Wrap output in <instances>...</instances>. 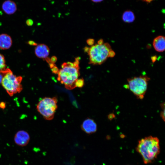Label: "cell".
<instances>
[{"label": "cell", "instance_id": "cell-3", "mask_svg": "<svg viewBox=\"0 0 165 165\" xmlns=\"http://www.w3.org/2000/svg\"><path fill=\"white\" fill-rule=\"evenodd\" d=\"M111 47L108 43L102 44H96L90 47H85L84 51L87 52L89 57V64L93 65H100L109 57Z\"/></svg>", "mask_w": 165, "mask_h": 165}, {"label": "cell", "instance_id": "cell-27", "mask_svg": "<svg viewBox=\"0 0 165 165\" xmlns=\"http://www.w3.org/2000/svg\"><path fill=\"white\" fill-rule=\"evenodd\" d=\"M145 1L146 2L149 3V2H151L152 1H153V0H145Z\"/></svg>", "mask_w": 165, "mask_h": 165}, {"label": "cell", "instance_id": "cell-23", "mask_svg": "<svg viewBox=\"0 0 165 165\" xmlns=\"http://www.w3.org/2000/svg\"><path fill=\"white\" fill-rule=\"evenodd\" d=\"M103 43H104L103 40L102 39H100L97 42V44H100V45L102 44Z\"/></svg>", "mask_w": 165, "mask_h": 165}, {"label": "cell", "instance_id": "cell-19", "mask_svg": "<svg viewBox=\"0 0 165 165\" xmlns=\"http://www.w3.org/2000/svg\"><path fill=\"white\" fill-rule=\"evenodd\" d=\"M50 59L51 62L53 64H55L57 60V57L55 56L52 57Z\"/></svg>", "mask_w": 165, "mask_h": 165}, {"label": "cell", "instance_id": "cell-21", "mask_svg": "<svg viewBox=\"0 0 165 165\" xmlns=\"http://www.w3.org/2000/svg\"><path fill=\"white\" fill-rule=\"evenodd\" d=\"M26 24L28 25H31L33 24V21L31 19H29L27 20Z\"/></svg>", "mask_w": 165, "mask_h": 165}, {"label": "cell", "instance_id": "cell-15", "mask_svg": "<svg viewBox=\"0 0 165 165\" xmlns=\"http://www.w3.org/2000/svg\"><path fill=\"white\" fill-rule=\"evenodd\" d=\"M84 84V80L83 78L78 79L75 83V87L82 88Z\"/></svg>", "mask_w": 165, "mask_h": 165}, {"label": "cell", "instance_id": "cell-26", "mask_svg": "<svg viewBox=\"0 0 165 165\" xmlns=\"http://www.w3.org/2000/svg\"><path fill=\"white\" fill-rule=\"evenodd\" d=\"M92 2L95 3H98L102 2L104 0H91Z\"/></svg>", "mask_w": 165, "mask_h": 165}, {"label": "cell", "instance_id": "cell-17", "mask_svg": "<svg viewBox=\"0 0 165 165\" xmlns=\"http://www.w3.org/2000/svg\"><path fill=\"white\" fill-rule=\"evenodd\" d=\"M51 69L53 73L55 74H58L59 71V69L56 65L54 66Z\"/></svg>", "mask_w": 165, "mask_h": 165}, {"label": "cell", "instance_id": "cell-13", "mask_svg": "<svg viewBox=\"0 0 165 165\" xmlns=\"http://www.w3.org/2000/svg\"><path fill=\"white\" fill-rule=\"evenodd\" d=\"M122 19L127 23L133 22L135 19V16L133 12L130 10H127L123 14Z\"/></svg>", "mask_w": 165, "mask_h": 165}, {"label": "cell", "instance_id": "cell-12", "mask_svg": "<svg viewBox=\"0 0 165 165\" xmlns=\"http://www.w3.org/2000/svg\"><path fill=\"white\" fill-rule=\"evenodd\" d=\"M12 43V39L10 36L6 34L0 35V48L6 50L9 48Z\"/></svg>", "mask_w": 165, "mask_h": 165}, {"label": "cell", "instance_id": "cell-25", "mask_svg": "<svg viewBox=\"0 0 165 165\" xmlns=\"http://www.w3.org/2000/svg\"><path fill=\"white\" fill-rule=\"evenodd\" d=\"M3 74L0 73V84L1 83L3 77Z\"/></svg>", "mask_w": 165, "mask_h": 165}, {"label": "cell", "instance_id": "cell-8", "mask_svg": "<svg viewBox=\"0 0 165 165\" xmlns=\"http://www.w3.org/2000/svg\"><path fill=\"white\" fill-rule=\"evenodd\" d=\"M82 130L87 134H91L95 132L97 130V126L94 120L88 118L85 119L81 125Z\"/></svg>", "mask_w": 165, "mask_h": 165}, {"label": "cell", "instance_id": "cell-2", "mask_svg": "<svg viewBox=\"0 0 165 165\" xmlns=\"http://www.w3.org/2000/svg\"><path fill=\"white\" fill-rule=\"evenodd\" d=\"M136 150L145 164L152 163L160 152L159 140L151 136L143 138L138 141Z\"/></svg>", "mask_w": 165, "mask_h": 165}, {"label": "cell", "instance_id": "cell-14", "mask_svg": "<svg viewBox=\"0 0 165 165\" xmlns=\"http://www.w3.org/2000/svg\"><path fill=\"white\" fill-rule=\"evenodd\" d=\"M9 70V68H6L4 56L0 53V73L4 75Z\"/></svg>", "mask_w": 165, "mask_h": 165}, {"label": "cell", "instance_id": "cell-9", "mask_svg": "<svg viewBox=\"0 0 165 165\" xmlns=\"http://www.w3.org/2000/svg\"><path fill=\"white\" fill-rule=\"evenodd\" d=\"M50 52L49 47L43 44H39L36 45L35 50V55L38 57L44 60L48 57Z\"/></svg>", "mask_w": 165, "mask_h": 165}, {"label": "cell", "instance_id": "cell-7", "mask_svg": "<svg viewBox=\"0 0 165 165\" xmlns=\"http://www.w3.org/2000/svg\"><path fill=\"white\" fill-rule=\"evenodd\" d=\"M14 140L16 145L21 147H24L28 144L30 140V137L27 131L20 130L16 133Z\"/></svg>", "mask_w": 165, "mask_h": 165}, {"label": "cell", "instance_id": "cell-16", "mask_svg": "<svg viewBox=\"0 0 165 165\" xmlns=\"http://www.w3.org/2000/svg\"><path fill=\"white\" fill-rule=\"evenodd\" d=\"M161 106L163 110L161 111L160 113V116L162 118L163 120V121H165V105L164 103H162L161 104Z\"/></svg>", "mask_w": 165, "mask_h": 165}, {"label": "cell", "instance_id": "cell-22", "mask_svg": "<svg viewBox=\"0 0 165 165\" xmlns=\"http://www.w3.org/2000/svg\"><path fill=\"white\" fill-rule=\"evenodd\" d=\"M0 107L2 109H4L6 107V104L3 102L0 103Z\"/></svg>", "mask_w": 165, "mask_h": 165}, {"label": "cell", "instance_id": "cell-24", "mask_svg": "<svg viewBox=\"0 0 165 165\" xmlns=\"http://www.w3.org/2000/svg\"><path fill=\"white\" fill-rule=\"evenodd\" d=\"M28 43L29 44H30L31 45H35V46L37 45V44L36 43H35V42H34V41H29Z\"/></svg>", "mask_w": 165, "mask_h": 165}, {"label": "cell", "instance_id": "cell-4", "mask_svg": "<svg viewBox=\"0 0 165 165\" xmlns=\"http://www.w3.org/2000/svg\"><path fill=\"white\" fill-rule=\"evenodd\" d=\"M150 78L146 75L129 78L126 87L140 99H142L146 92Z\"/></svg>", "mask_w": 165, "mask_h": 165}, {"label": "cell", "instance_id": "cell-6", "mask_svg": "<svg viewBox=\"0 0 165 165\" xmlns=\"http://www.w3.org/2000/svg\"><path fill=\"white\" fill-rule=\"evenodd\" d=\"M57 103V99L56 97H45L38 102L36 109L45 119L50 120L54 118L58 107Z\"/></svg>", "mask_w": 165, "mask_h": 165}, {"label": "cell", "instance_id": "cell-11", "mask_svg": "<svg viewBox=\"0 0 165 165\" xmlns=\"http://www.w3.org/2000/svg\"><path fill=\"white\" fill-rule=\"evenodd\" d=\"M153 46L155 50L161 52L165 49V38L164 36L159 35L156 37L153 41Z\"/></svg>", "mask_w": 165, "mask_h": 165}, {"label": "cell", "instance_id": "cell-20", "mask_svg": "<svg viewBox=\"0 0 165 165\" xmlns=\"http://www.w3.org/2000/svg\"><path fill=\"white\" fill-rule=\"evenodd\" d=\"M115 55V52L112 50H111L109 54V57H113Z\"/></svg>", "mask_w": 165, "mask_h": 165}, {"label": "cell", "instance_id": "cell-10", "mask_svg": "<svg viewBox=\"0 0 165 165\" xmlns=\"http://www.w3.org/2000/svg\"><path fill=\"white\" fill-rule=\"evenodd\" d=\"M2 8L3 11L9 15L14 13L17 9L16 3L11 0H7L4 1L2 5Z\"/></svg>", "mask_w": 165, "mask_h": 165}, {"label": "cell", "instance_id": "cell-18", "mask_svg": "<svg viewBox=\"0 0 165 165\" xmlns=\"http://www.w3.org/2000/svg\"><path fill=\"white\" fill-rule=\"evenodd\" d=\"M87 44L90 46H92L94 43V40L92 38H89L86 40Z\"/></svg>", "mask_w": 165, "mask_h": 165}, {"label": "cell", "instance_id": "cell-5", "mask_svg": "<svg viewBox=\"0 0 165 165\" xmlns=\"http://www.w3.org/2000/svg\"><path fill=\"white\" fill-rule=\"evenodd\" d=\"M22 77L14 75L10 69L3 75L1 84L10 96L19 93L23 89L21 84Z\"/></svg>", "mask_w": 165, "mask_h": 165}, {"label": "cell", "instance_id": "cell-1", "mask_svg": "<svg viewBox=\"0 0 165 165\" xmlns=\"http://www.w3.org/2000/svg\"><path fill=\"white\" fill-rule=\"evenodd\" d=\"M79 58H75L73 62L63 63L57 74V80L68 90H72L76 87L75 82L80 75Z\"/></svg>", "mask_w": 165, "mask_h": 165}]
</instances>
